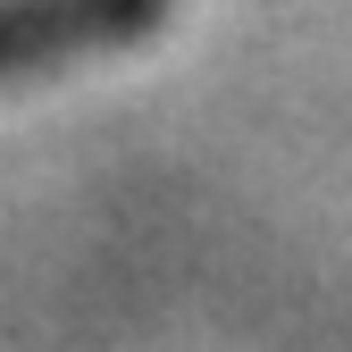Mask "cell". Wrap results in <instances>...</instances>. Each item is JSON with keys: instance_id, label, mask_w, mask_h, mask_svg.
<instances>
[{"instance_id": "obj_1", "label": "cell", "mask_w": 352, "mask_h": 352, "mask_svg": "<svg viewBox=\"0 0 352 352\" xmlns=\"http://www.w3.org/2000/svg\"><path fill=\"white\" fill-rule=\"evenodd\" d=\"M160 17H168V0H0V84L126 51Z\"/></svg>"}]
</instances>
